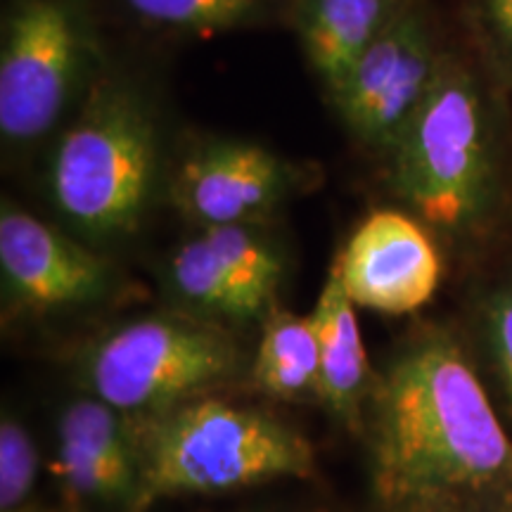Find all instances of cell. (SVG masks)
<instances>
[{
  "label": "cell",
  "instance_id": "6da1fadb",
  "mask_svg": "<svg viewBox=\"0 0 512 512\" xmlns=\"http://www.w3.org/2000/svg\"><path fill=\"white\" fill-rule=\"evenodd\" d=\"M373 399L370 479L384 512L512 498V441L451 337L403 347Z\"/></svg>",
  "mask_w": 512,
  "mask_h": 512
},
{
  "label": "cell",
  "instance_id": "7a4b0ae2",
  "mask_svg": "<svg viewBox=\"0 0 512 512\" xmlns=\"http://www.w3.org/2000/svg\"><path fill=\"white\" fill-rule=\"evenodd\" d=\"M131 425L138 489L131 512L159 498L221 494L280 477H311L313 448L268 413L216 399L185 401Z\"/></svg>",
  "mask_w": 512,
  "mask_h": 512
},
{
  "label": "cell",
  "instance_id": "3957f363",
  "mask_svg": "<svg viewBox=\"0 0 512 512\" xmlns=\"http://www.w3.org/2000/svg\"><path fill=\"white\" fill-rule=\"evenodd\" d=\"M155 124L136 95L105 86L55 147L50 192L57 209L95 238L136 226L152 190Z\"/></svg>",
  "mask_w": 512,
  "mask_h": 512
},
{
  "label": "cell",
  "instance_id": "277c9868",
  "mask_svg": "<svg viewBox=\"0 0 512 512\" xmlns=\"http://www.w3.org/2000/svg\"><path fill=\"white\" fill-rule=\"evenodd\" d=\"M392 157L394 190L425 223L458 230L482 214L491 188L489 136L467 72L439 62Z\"/></svg>",
  "mask_w": 512,
  "mask_h": 512
},
{
  "label": "cell",
  "instance_id": "5b68a950",
  "mask_svg": "<svg viewBox=\"0 0 512 512\" xmlns=\"http://www.w3.org/2000/svg\"><path fill=\"white\" fill-rule=\"evenodd\" d=\"M238 351L223 332L181 318H143L95 347L88 384L119 413H159L226 380Z\"/></svg>",
  "mask_w": 512,
  "mask_h": 512
},
{
  "label": "cell",
  "instance_id": "8992f818",
  "mask_svg": "<svg viewBox=\"0 0 512 512\" xmlns=\"http://www.w3.org/2000/svg\"><path fill=\"white\" fill-rule=\"evenodd\" d=\"M81 41L60 0H22L5 22L0 50V131L34 140L60 117L79 76Z\"/></svg>",
  "mask_w": 512,
  "mask_h": 512
},
{
  "label": "cell",
  "instance_id": "52a82bcc",
  "mask_svg": "<svg viewBox=\"0 0 512 512\" xmlns=\"http://www.w3.org/2000/svg\"><path fill=\"white\" fill-rule=\"evenodd\" d=\"M437 67L418 15L399 10L332 93V100L363 143L392 152L430 91Z\"/></svg>",
  "mask_w": 512,
  "mask_h": 512
},
{
  "label": "cell",
  "instance_id": "ba28073f",
  "mask_svg": "<svg viewBox=\"0 0 512 512\" xmlns=\"http://www.w3.org/2000/svg\"><path fill=\"white\" fill-rule=\"evenodd\" d=\"M351 302L380 313H413L434 297L441 259L418 221L399 211H375L337 254Z\"/></svg>",
  "mask_w": 512,
  "mask_h": 512
},
{
  "label": "cell",
  "instance_id": "9c48e42d",
  "mask_svg": "<svg viewBox=\"0 0 512 512\" xmlns=\"http://www.w3.org/2000/svg\"><path fill=\"white\" fill-rule=\"evenodd\" d=\"M5 285L34 309L91 302L107 287V264L36 216L5 204L0 211Z\"/></svg>",
  "mask_w": 512,
  "mask_h": 512
},
{
  "label": "cell",
  "instance_id": "30bf717a",
  "mask_svg": "<svg viewBox=\"0 0 512 512\" xmlns=\"http://www.w3.org/2000/svg\"><path fill=\"white\" fill-rule=\"evenodd\" d=\"M57 482L83 501L131 505L138 489V453L131 425L100 399H81L64 408L53 460Z\"/></svg>",
  "mask_w": 512,
  "mask_h": 512
},
{
  "label": "cell",
  "instance_id": "8fae6325",
  "mask_svg": "<svg viewBox=\"0 0 512 512\" xmlns=\"http://www.w3.org/2000/svg\"><path fill=\"white\" fill-rule=\"evenodd\" d=\"M285 185L278 157L252 143L204 147L183 166V207L207 226L242 223L275 202Z\"/></svg>",
  "mask_w": 512,
  "mask_h": 512
},
{
  "label": "cell",
  "instance_id": "7c38bea8",
  "mask_svg": "<svg viewBox=\"0 0 512 512\" xmlns=\"http://www.w3.org/2000/svg\"><path fill=\"white\" fill-rule=\"evenodd\" d=\"M354 306L344 290L337 261H332L316 311L311 313L320 349L316 394L349 425H356L361 418V406L368 392V358Z\"/></svg>",
  "mask_w": 512,
  "mask_h": 512
},
{
  "label": "cell",
  "instance_id": "4fadbf2b",
  "mask_svg": "<svg viewBox=\"0 0 512 512\" xmlns=\"http://www.w3.org/2000/svg\"><path fill=\"white\" fill-rule=\"evenodd\" d=\"M396 12L394 0H299V38L330 93L342 86Z\"/></svg>",
  "mask_w": 512,
  "mask_h": 512
},
{
  "label": "cell",
  "instance_id": "5bb4252c",
  "mask_svg": "<svg viewBox=\"0 0 512 512\" xmlns=\"http://www.w3.org/2000/svg\"><path fill=\"white\" fill-rule=\"evenodd\" d=\"M318 375L320 349L313 318L287 311L268 313L254 363L256 387L278 399H294L316 392Z\"/></svg>",
  "mask_w": 512,
  "mask_h": 512
},
{
  "label": "cell",
  "instance_id": "9a60e30c",
  "mask_svg": "<svg viewBox=\"0 0 512 512\" xmlns=\"http://www.w3.org/2000/svg\"><path fill=\"white\" fill-rule=\"evenodd\" d=\"M202 238L214 249L223 271L245 297L252 316H256L278 290L283 278V261L252 230L242 228V223L207 226L202 230Z\"/></svg>",
  "mask_w": 512,
  "mask_h": 512
},
{
  "label": "cell",
  "instance_id": "2e32d148",
  "mask_svg": "<svg viewBox=\"0 0 512 512\" xmlns=\"http://www.w3.org/2000/svg\"><path fill=\"white\" fill-rule=\"evenodd\" d=\"M171 283L185 302L200 311L228 318L252 316L245 297L223 271L221 261L216 259L214 249L202 238V233L176 252L171 261Z\"/></svg>",
  "mask_w": 512,
  "mask_h": 512
},
{
  "label": "cell",
  "instance_id": "e0dca14e",
  "mask_svg": "<svg viewBox=\"0 0 512 512\" xmlns=\"http://www.w3.org/2000/svg\"><path fill=\"white\" fill-rule=\"evenodd\" d=\"M140 17L183 29H226L245 19L256 0H128Z\"/></svg>",
  "mask_w": 512,
  "mask_h": 512
},
{
  "label": "cell",
  "instance_id": "ac0fdd59",
  "mask_svg": "<svg viewBox=\"0 0 512 512\" xmlns=\"http://www.w3.org/2000/svg\"><path fill=\"white\" fill-rule=\"evenodd\" d=\"M38 453L31 434L5 415L0 422V512H19L36 482Z\"/></svg>",
  "mask_w": 512,
  "mask_h": 512
},
{
  "label": "cell",
  "instance_id": "d6986e66",
  "mask_svg": "<svg viewBox=\"0 0 512 512\" xmlns=\"http://www.w3.org/2000/svg\"><path fill=\"white\" fill-rule=\"evenodd\" d=\"M486 328L505 389L512 401V290H501L486 306Z\"/></svg>",
  "mask_w": 512,
  "mask_h": 512
},
{
  "label": "cell",
  "instance_id": "ffe728a7",
  "mask_svg": "<svg viewBox=\"0 0 512 512\" xmlns=\"http://www.w3.org/2000/svg\"><path fill=\"white\" fill-rule=\"evenodd\" d=\"M486 3H489L491 24L512 57V0H486Z\"/></svg>",
  "mask_w": 512,
  "mask_h": 512
}]
</instances>
